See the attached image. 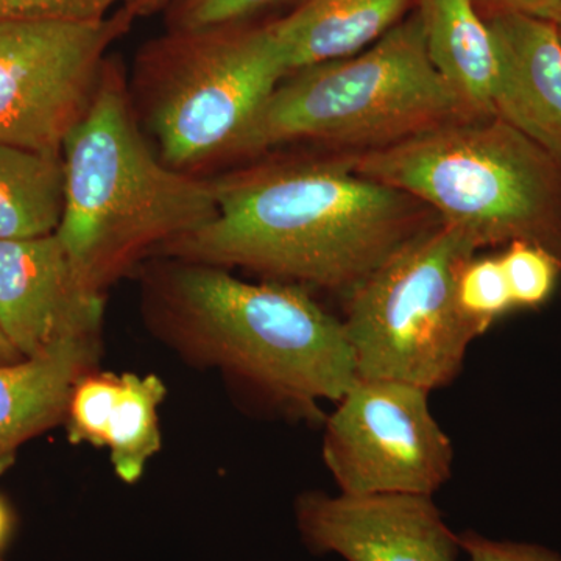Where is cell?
I'll list each match as a JSON object with an SVG mask.
<instances>
[{
	"instance_id": "1",
	"label": "cell",
	"mask_w": 561,
	"mask_h": 561,
	"mask_svg": "<svg viewBox=\"0 0 561 561\" xmlns=\"http://www.w3.org/2000/svg\"><path fill=\"white\" fill-rule=\"evenodd\" d=\"M210 176L216 219L154 257L241 268L264 280L346 298L438 220L404 192L354 171L341 151H271Z\"/></svg>"
},
{
	"instance_id": "10",
	"label": "cell",
	"mask_w": 561,
	"mask_h": 561,
	"mask_svg": "<svg viewBox=\"0 0 561 561\" xmlns=\"http://www.w3.org/2000/svg\"><path fill=\"white\" fill-rule=\"evenodd\" d=\"M298 530L316 553L346 561H457L454 534L432 496L306 493L298 497Z\"/></svg>"
},
{
	"instance_id": "25",
	"label": "cell",
	"mask_w": 561,
	"mask_h": 561,
	"mask_svg": "<svg viewBox=\"0 0 561 561\" xmlns=\"http://www.w3.org/2000/svg\"><path fill=\"white\" fill-rule=\"evenodd\" d=\"M14 529H16V516H14L13 508L5 497L0 496V561L9 551Z\"/></svg>"
},
{
	"instance_id": "3",
	"label": "cell",
	"mask_w": 561,
	"mask_h": 561,
	"mask_svg": "<svg viewBox=\"0 0 561 561\" xmlns=\"http://www.w3.org/2000/svg\"><path fill=\"white\" fill-rule=\"evenodd\" d=\"M57 238L87 289L105 295L172 242L216 219L213 176L176 171L140 127L127 77L108 60L101 88L61 151Z\"/></svg>"
},
{
	"instance_id": "7",
	"label": "cell",
	"mask_w": 561,
	"mask_h": 561,
	"mask_svg": "<svg viewBox=\"0 0 561 561\" xmlns=\"http://www.w3.org/2000/svg\"><path fill=\"white\" fill-rule=\"evenodd\" d=\"M478 247L435 220L346 297L343 319L357 378L440 389L459 375L483 334L461 309L459 276Z\"/></svg>"
},
{
	"instance_id": "14",
	"label": "cell",
	"mask_w": 561,
	"mask_h": 561,
	"mask_svg": "<svg viewBox=\"0 0 561 561\" xmlns=\"http://www.w3.org/2000/svg\"><path fill=\"white\" fill-rule=\"evenodd\" d=\"M427 57L468 119L496 116L497 47L474 0H416Z\"/></svg>"
},
{
	"instance_id": "4",
	"label": "cell",
	"mask_w": 561,
	"mask_h": 561,
	"mask_svg": "<svg viewBox=\"0 0 561 561\" xmlns=\"http://www.w3.org/2000/svg\"><path fill=\"white\" fill-rule=\"evenodd\" d=\"M341 153L479 250L523 241L561 260V161L501 117L457 119L381 149Z\"/></svg>"
},
{
	"instance_id": "8",
	"label": "cell",
	"mask_w": 561,
	"mask_h": 561,
	"mask_svg": "<svg viewBox=\"0 0 561 561\" xmlns=\"http://www.w3.org/2000/svg\"><path fill=\"white\" fill-rule=\"evenodd\" d=\"M142 14L95 22L0 20V144L61 154L90 110L111 46Z\"/></svg>"
},
{
	"instance_id": "13",
	"label": "cell",
	"mask_w": 561,
	"mask_h": 561,
	"mask_svg": "<svg viewBox=\"0 0 561 561\" xmlns=\"http://www.w3.org/2000/svg\"><path fill=\"white\" fill-rule=\"evenodd\" d=\"M99 339H73L0 365V474L24 443L66 420L73 386L94 370Z\"/></svg>"
},
{
	"instance_id": "18",
	"label": "cell",
	"mask_w": 561,
	"mask_h": 561,
	"mask_svg": "<svg viewBox=\"0 0 561 561\" xmlns=\"http://www.w3.org/2000/svg\"><path fill=\"white\" fill-rule=\"evenodd\" d=\"M121 389V375L91 370L73 386L70 393L66 430L73 445L105 448L106 423Z\"/></svg>"
},
{
	"instance_id": "12",
	"label": "cell",
	"mask_w": 561,
	"mask_h": 561,
	"mask_svg": "<svg viewBox=\"0 0 561 561\" xmlns=\"http://www.w3.org/2000/svg\"><path fill=\"white\" fill-rule=\"evenodd\" d=\"M497 47L494 114L561 161V41L553 22L485 16Z\"/></svg>"
},
{
	"instance_id": "22",
	"label": "cell",
	"mask_w": 561,
	"mask_h": 561,
	"mask_svg": "<svg viewBox=\"0 0 561 561\" xmlns=\"http://www.w3.org/2000/svg\"><path fill=\"white\" fill-rule=\"evenodd\" d=\"M289 2L291 0H171L168 7L169 31H195L251 22L265 11Z\"/></svg>"
},
{
	"instance_id": "9",
	"label": "cell",
	"mask_w": 561,
	"mask_h": 561,
	"mask_svg": "<svg viewBox=\"0 0 561 561\" xmlns=\"http://www.w3.org/2000/svg\"><path fill=\"white\" fill-rule=\"evenodd\" d=\"M323 460L341 493L434 496L451 478L453 445L430 390L357 378L324 419Z\"/></svg>"
},
{
	"instance_id": "15",
	"label": "cell",
	"mask_w": 561,
	"mask_h": 561,
	"mask_svg": "<svg viewBox=\"0 0 561 561\" xmlns=\"http://www.w3.org/2000/svg\"><path fill=\"white\" fill-rule=\"evenodd\" d=\"M416 0H301L272 21L287 70L342 60L368 49L409 16Z\"/></svg>"
},
{
	"instance_id": "24",
	"label": "cell",
	"mask_w": 561,
	"mask_h": 561,
	"mask_svg": "<svg viewBox=\"0 0 561 561\" xmlns=\"http://www.w3.org/2000/svg\"><path fill=\"white\" fill-rule=\"evenodd\" d=\"M483 14L518 13L537 20L561 22V0H474Z\"/></svg>"
},
{
	"instance_id": "19",
	"label": "cell",
	"mask_w": 561,
	"mask_h": 561,
	"mask_svg": "<svg viewBox=\"0 0 561 561\" xmlns=\"http://www.w3.org/2000/svg\"><path fill=\"white\" fill-rule=\"evenodd\" d=\"M516 308L537 309L552 297L561 276V260L535 243H508L500 254Z\"/></svg>"
},
{
	"instance_id": "27",
	"label": "cell",
	"mask_w": 561,
	"mask_h": 561,
	"mask_svg": "<svg viewBox=\"0 0 561 561\" xmlns=\"http://www.w3.org/2000/svg\"><path fill=\"white\" fill-rule=\"evenodd\" d=\"M161 0H150L151 10L157 9L160 5Z\"/></svg>"
},
{
	"instance_id": "2",
	"label": "cell",
	"mask_w": 561,
	"mask_h": 561,
	"mask_svg": "<svg viewBox=\"0 0 561 561\" xmlns=\"http://www.w3.org/2000/svg\"><path fill=\"white\" fill-rule=\"evenodd\" d=\"M138 273L151 334L271 408L324 421L320 402L341 401L356 382L345 324L305 287L250 283L227 268L164 256Z\"/></svg>"
},
{
	"instance_id": "23",
	"label": "cell",
	"mask_w": 561,
	"mask_h": 561,
	"mask_svg": "<svg viewBox=\"0 0 561 561\" xmlns=\"http://www.w3.org/2000/svg\"><path fill=\"white\" fill-rule=\"evenodd\" d=\"M470 561H561L560 553L530 542L500 541L468 530L459 535Z\"/></svg>"
},
{
	"instance_id": "6",
	"label": "cell",
	"mask_w": 561,
	"mask_h": 561,
	"mask_svg": "<svg viewBox=\"0 0 561 561\" xmlns=\"http://www.w3.org/2000/svg\"><path fill=\"white\" fill-rule=\"evenodd\" d=\"M289 73L272 21L169 31L140 49L127 79L133 110L162 161L206 176L230 164Z\"/></svg>"
},
{
	"instance_id": "26",
	"label": "cell",
	"mask_w": 561,
	"mask_h": 561,
	"mask_svg": "<svg viewBox=\"0 0 561 561\" xmlns=\"http://www.w3.org/2000/svg\"><path fill=\"white\" fill-rule=\"evenodd\" d=\"M22 359H25V357H22L20 351L11 345L7 335L3 334L2 328H0V365L13 364V362H20Z\"/></svg>"
},
{
	"instance_id": "17",
	"label": "cell",
	"mask_w": 561,
	"mask_h": 561,
	"mask_svg": "<svg viewBox=\"0 0 561 561\" xmlns=\"http://www.w3.org/2000/svg\"><path fill=\"white\" fill-rule=\"evenodd\" d=\"M164 398L165 386L158 376L121 375L105 432V448L121 481L138 482L151 457L161 451L158 408Z\"/></svg>"
},
{
	"instance_id": "5",
	"label": "cell",
	"mask_w": 561,
	"mask_h": 561,
	"mask_svg": "<svg viewBox=\"0 0 561 561\" xmlns=\"http://www.w3.org/2000/svg\"><path fill=\"white\" fill-rule=\"evenodd\" d=\"M468 119L427 57L413 11L368 49L287 73L243 133L230 164L289 146L367 151Z\"/></svg>"
},
{
	"instance_id": "28",
	"label": "cell",
	"mask_w": 561,
	"mask_h": 561,
	"mask_svg": "<svg viewBox=\"0 0 561 561\" xmlns=\"http://www.w3.org/2000/svg\"><path fill=\"white\" fill-rule=\"evenodd\" d=\"M557 25V31H559V36H560V41H561V22H559V24H556Z\"/></svg>"
},
{
	"instance_id": "21",
	"label": "cell",
	"mask_w": 561,
	"mask_h": 561,
	"mask_svg": "<svg viewBox=\"0 0 561 561\" xmlns=\"http://www.w3.org/2000/svg\"><path fill=\"white\" fill-rule=\"evenodd\" d=\"M131 5L151 11L150 0H0V20L95 22Z\"/></svg>"
},
{
	"instance_id": "11",
	"label": "cell",
	"mask_w": 561,
	"mask_h": 561,
	"mask_svg": "<svg viewBox=\"0 0 561 561\" xmlns=\"http://www.w3.org/2000/svg\"><path fill=\"white\" fill-rule=\"evenodd\" d=\"M103 312L105 295L83 286L57 234L0 241V328L22 357L101 337Z\"/></svg>"
},
{
	"instance_id": "20",
	"label": "cell",
	"mask_w": 561,
	"mask_h": 561,
	"mask_svg": "<svg viewBox=\"0 0 561 561\" xmlns=\"http://www.w3.org/2000/svg\"><path fill=\"white\" fill-rule=\"evenodd\" d=\"M457 290L461 309L483 332L515 309L500 256L472 257L460 273Z\"/></svg>"
},
{
	"instance_id": "16",
	"label": "cell",
	"mask_w": 561,
	"mask_h": 561,
	"mask_svg": "<svg viewBox=\"0 0 561 561\" xmlns=\"http://www.w3.org/2000/svg\"><path fill=\"white\" fill-rule=\"evenodd\" d=\"M62 209L61 154L0 144V241L55 234Z\"/></svg>"
}]
</instances>
